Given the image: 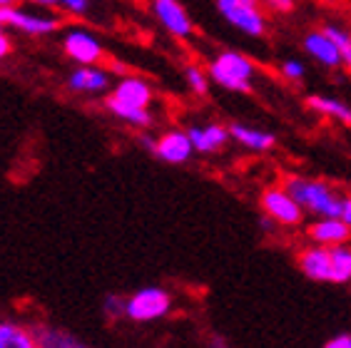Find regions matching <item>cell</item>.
<instances>
[{"label":"cell","mask_w":351,"mask_h":348,"mask_svg":"<svg viewBox=\"0 0 351 348\" xmlns=\"http://www.w3.org/2000/svg\"><path fill=\"white\" fill-rule=\"evenodd\" d=\"M284 189L297 199L299 207L311 212V214L339 216V212H341V197L334 195L324 182L306 179V177H287Z\"/></svg>","instance_id":"1"},{"label":"cell","mask_w":351,"mask_h":348,"mask_svg":"<svg viewBox=\"0 0 351 348\" xmlns=\"http://www.w3.org/2000/svg\"><path fill=\"white\" fill-rule=\"evenodd\" d=\"M252 77H254V62L234 50L219 53L210 65V80L232 92H250Z\"/></svg>","instance_id":"2"},{"label":"cell","mask_w":351,"mask_h":348,"mask_svg":"<svg viewBox=\"0 0 351 348\" xmlns=\"http://www.w3.org/2000/svg\"><path fill=\"white\" fill-rule=\"evenodd\" d=\"M169 308H172V296L160 286H147L140 288L137 294H132L125 301V316H128L130 321L145 323L167 316Z\"/></svg>","instance_id":"3"},{"label":"cell","mask_w":351,"mask_h":348,"mask_svg":"<svg viewBox=\"0 0 351 348\" xmlns=\"http://www.w3.org/2000/svg\"><path fill=\"white\" fill-rule=\"evenodd\" d=\"M62 25L60 18L55 15H43V13H27L21 10L18 5L0 8V27H13L25 35H50Z\"/></svg>","instance_id":"4"},{"label":"cell","mask_w":351,"mask_h":348,"mask_svg":"<svg viewBox=\"0 0 351 348\" xmlns=\"http://www.w3.org/2000/svg\"><path fill=\"white\" fill-rule=\"evenodd\" d=\"M217 10L230 25H234L239 33L250 35V38H262L267 33V21L259 8L244 5L239 0H217Z\"/></svg>","instance_id":"5"},{"label":"cell","mask_w":351,"mask_h":348,"mask_svg":"<svg viewBox=\"0 0 351 348\" xmlns=\"http://www.w3.org/2000/svg\"><path fill=\"white\" fill-rule=\"evenodd\" d=\"M262 209L264 214L271 216L277 224H284V227H297L304 216V209L299 207L297 199L287 189H267L262 195Z\"/></svg>","instance_id":"6"},{"label":"cell","mask_w":351,"mask_h":348,"mask_svg":"<svg viewBox=\"0 0 351 348\" xmlns=\"http://www.w3.org/2000/svg\"><path fill=\"white\" fill-rule=\"evenodd\" d=\"M62 50H65V55H68L73 62H77V65H95V62H100V58L105 55L102 42L97 40L93 33L82 30V27H73V30L65 33V38H62Z\"/></svg>","instance_id":"7"},{"label":"cell","mask_w":351,"mask_h":348,"mask_svg":"<svg viewBox=\"0 0 351 348\" xmlns=\"http://www.w3.org/2000/svg\"><path fill=\"white\" fill-rule=\"evenodd\" d=\"M152 13H155L157 21L162 23L165 30L175 38H189L195 33L192 18L177 0H152Z\"/></svg>","instance_id":"8"},{"label":"cell","mask_w":351,"mask_h":348,"mask_svg":"<svg viewBox=\"0 0 351 348\" xmlns=\"http://www.w3.org/2000/svg\"><path fill=\"white\" fill-rule=\"evenodd\" d=\"M155 154L162 162H167V164H184L195 154V147H192V140H189L187 132L172 129V132H165L157 140Z\"/></svg>","instance_id":"9"},{"label":"cell","mask_w":351,"mask_h":348,"mask_svg":"<svg viewBox=\"0 0 351 348\" xmlns=\"http://www.w3.org/2000/svg\"><path fill=\"white\" fill-rule=\"evenodd\" d=\"M299 269L314 282H334V264L329 247H309L299 254Z\"/></svg>","instance_id":"10"},{"label":"cell","mask_w":351,"mask_h":348,"mask_svg":"<svg viewBox=\"0 0 351 348\" xmlns=\"http://www.w3.org/2000/svg\"><path fill=\"white\" fill-rule=\"evenodd\" d=\"M304 50L309 53L311 60H317L319 65L329 67V70H337V67H341V55H339L334 40H331L324 30H311V33H306Z\"/></svg>","instance_id":"11"},{"label":"cell","mask_w":351,"mask_h":348,"mask_svg":"<svg viewBox=\"0 0 351 348\" xmlns=\"http://www.w3.org/2000/svg\"><path fill=\"white\" fill-rule=\"evenodd\" d=\"M309 236L314 244L322 247H337V244H346L351 239V227L339 216H322L317 224L309 227Z\"/></svg>","instance_id":"12"},{"label":"cell","mask_w":351,"mask_h":348,"mask_svg":"<svg viewBox=\"0 0 351 348\" xmlns=\"http://www.w3.org/2000/svg\"><path fill=\"white\" fill-rule=\"evenodd\" d=\"M110 85H112V77H110V73L102 70V67H90V65L77 67L68 77V87L75 90V92H88V95L105 92Z\"/></svg>","instance_id":"13"},{"label":"cell","mask_w":351,"mask_h":348,"mask_svg":"<svg viewBox=\"0 0 351 348\" xmlns=\"http://www.w3.org/2000/svg\"><path fill=\"white\" fill-rule=\"evenodd\" d=\"M187 134L189 140H192V147L202 154L217 152V149H222L230 142V127H222L217 122L204 125V127H189Z\"/></svg>","instance_id":"14"},{"label":"cell","mask_w":351,"mask_h":348,"mask_svg":"<svg viewBox=\"0 0 351 348\" xmlns=\"http://www.w3.org/2000/svg\"><path fill=\"white\" fill-rule=\"evenodd\" d=\"M102 105L108 108V112L115 114L117 120H125V122H130V125H135V127H149V125H152V112H149L147 108L125 102V100H120V97H115V95L105 97Z\"/></svg>","instance_id":"15"},{"label":"cell","mask_w":351,"mask_h":348,"mask_svg":"<svg viewBox=\"0 0 351 348\" xmlns=\"http://www.w3.org/2000/svg\"><path fill=\"white\" fill-rule=\"evenodd\" d=\"M112 95L125 102L140 105V108H149V102H152V87L142 77H135V75H128V77L117 80V85L112 87Z\"/></svg>","instance_id":"16"},{"label":"cell","mask_w":351,"mask_h":348,"mask_svg":"<svg viewBox=\"0 0 351 348\" xmlns=\"http://www.w3.org/2000/svg\"><path fill=\"white\" fill-rule=\"evenodd\" d=\"M230 137L237 140L242 147L247 149H257V152H264V149H271L277 145V137L271 132H264V129H254L247 127V125H230Z\"/></svg>","instance_id":"17"},{"label":"cell","mask_w":351,"mask_h":348,"mask_svg":"<svg viewBox=\"0 0 351 348\" xmlns=\"http://www.w3.org/2000/svg\"><path fill=\"white\" fill-rule=\"evenodd\" d=\"M306 108L314 112H322L331 120H339L344 125H351V108L346 102L337 100V97H324V95H311L306 97Z\"/></svg>","instance_id":"18"},{"label":"cell","mask_w":351,"mask_h":348,"mask_svg":"<svg viewBox=\"0 0 351 348\" xmlns=\"http://www.w3.org/2000/svg\"><path fill=\"white\" fill-rule=\"evenodd\" d=\"M35 336L30 331H25L23 326H15V323L0 321V348H33Z\"/></svg>","instance_id":"19"},{"label":"cell","mask_w":351,"mask_h":348,"mask_svg":"<svg viewBox=\"0 0 351 348\" xmlns=\"http://www.w3.org/2000/svg\"><path fill=\"white\" fill-rule=\"evenodd\" d=\"M35 343L38 346H45V348H77V346H85L80 338H75L73 334H65V331H58V328H38L35 331Z\"/></svg>","instance_id":"20"},{"label":"cell","mask_w":351,"mask_h":348,"mask_svg":"<svg viewBox=\"0 0 351 348\" xmlns=\"http://www.w3.org/2000/svg\"><path fill=\"white\" fill-rule=\"evenodd\" d=\"M331 264H334V284H346L351 279V249L344 244L329 247Z\"/></svg>","instance_id":"21"},{"label":"cell","mask_w":351,"mask_h":348,"mask_svg":"<svg viewBox=\"0 0 351 348\" xmlns=\"http://www.w3.org/2000/svg\"><path fill=\"white\" fill-rule=\"evenodd\" d=\"M322 30H324L331 40H334V45H337L339 55H341V65H344L346 70H351V33L349 30H344V27L334 25V23L324 25Z\"/></svg>","instance_id":"22"},{"label":"cell","mask_w":351,"mask_h":348,"mask_svg":"<svg viewBox=\"0 0 351 348\" xmlns=\"http://www.w3.org/2000/svg\"><path fill=\"white\" fill-rule=\"evenodd\" d=\"M184 80H187L189 90L195 95H207V90H210V75L199 70L197 65H189L184 70Z\"/></svg>","instance_id":"23"},{"label":"cell","mask_w":351,"mask_h":348,"mask_svg":"<svg viewBox=\"0 0 351 348\" xmlns=\"http://www.w3.org/2000/svg\"><path fill=\"white\" fill-rule=\"evenodd\" d=\"M125 301H128V299H122V296H115V294L105 296L102 311H105V316H108L110 321H117L120 316H125Z\"/></svg>","instance_id":"24"},{"label":"cell","mask_w":351,"mask_h":348,"mask_svg":"<svg viewBox=\"0 0 351 348\" xmlns=\"http://www.w3.org/2000/svg\"><path fill=\"white\" fill-rule=\"evenodd\" d=\"M279 70H282L284 77H287V80H291V82L304 80V75H306V67L302 65L299 60H284L282 65H279Z\"/></svg>","instance_id":"25"},{"label":"cell","mask_w":351,"mask_h":348,"mask_svg":"<svg viewBox=\"0 0 351 348\" xmlns=\"http://www.w3.org/2000/svg\"><path fill=\"white\" fill-rule=\"evenodd\" d=\"M58 5L70 15H85L90 10V0H58Z\"/></svg>","instance_id":"26"},{"label":"cell","mask_w":351,"mask_h":348,"mask_svg":"<svg viewBox=\"0 0 351 348\" xmlns=\"http://www.w3.org/2000/svg\"><path fill=\"white\" fill-rule=\"evenodd\" d=\"M264 3L274 13H291L294 10V0H264Z\"/></svg>","instance_id":"27"},{"label":"cell","mask_w":351,"mask_h":348,"mask_svg":"<svg viewBox=\"0 0 351 348\" xmlns=\"http://www.w3.org/2000/svg\"><path fill=\"white\" fill-rule=\"evenodd\" d=\"M326 348H351V334H339L324 343Z\"/></svg>","instance_id":"28"},{"label":"cell","mask_w":351,"mask_h":348,"mask_svg":"<svg viewBox=\"0 0 351 348\" xmlns=\"http://www.w3.org/2000/svg\"><path fill=\"white\" fill-rule=\"evenodd\" d=\"M339 219L346 221L351 227V197H341V212H339Z\"/></svg>","instance_id":"29"},{"label":"cell","mask_w":351,"mask_h":348,"mask_svg":"<svg viewBox=\"0 0 351 348\" xmlns=\"http://www.w3.org/2000/svg\"><path fill=\"white\" fill-rule=\"evenodd\" d=\"M10 50H13V42H10V38H8V35L3 33V27H0V60H3V58H8V55H10Z\"/></svg>","instance_id":"30"},{"label":"cell","mask_w":351,"mask_h":348,"mask_svg":"<svg viewBox=\"0 0 351 348\" xmlns=\"http://www.w3.org/2000/svg\"><path fill=\"white\" fill-rule=\"evenodd\" d=\"M27 3H33V5H43V8L58 5V0H27Z\"/></svg>","instance_id":"31"},{"label":"cell","mask_w":351,"mask_h":348,"mask_svg":"<svg viewBox=\"0 0 351 348\" xmlns=\"http://www.w3.org/2000/svg\"><path fill=\"white\" fill-rule=\"evenodd\" d=\"M8 5H18V0H0V8H8Z\"/></svg>","instance_id":"32"},{"label":"cell","mask_w":351,"mask_h":348,"mask_svg":"<svg viewBox=\"0 0 351 348\" xmlns=\"http://www.w3.org/2000/svg\"><path fill=\"white\" fill-rule=\"evenodd\" d=\"M239 3H244V5H252V8L259 5V0H239Z\"/></svg>","instance_id":"33"}]
</instances>
